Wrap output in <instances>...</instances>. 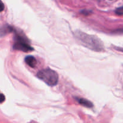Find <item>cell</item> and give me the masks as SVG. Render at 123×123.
Segmentation results:
<instances>
[{"label": "cell", "mask_w": 123, "mask_h": 123, "mask_svg": "<svg viewBox=\"0 0 123 123\" xmlns=\"http://www.w3.org/2000/svg\"><path fill=\"white\" fill-rule=\"evenodd\" d=\"M37 76L49 86H55L58 81V74L55 71L48 68L40 70Z\"/></svg>", "instance_id": "cell-1"}, {"label": "cell", "mask_w": 123, "mask_h": 123, "mask_svg": "<svg viewBox=\"0 0 123 123\" xmlns=\"http://www.w3.org/2000/svg\"><path fill=\"white\" fill-rule=\"evenodd\" d=\"M78 36L80 41L85 43V46L89 47L90 49L100 51L103 48V44L101 41L94 36H89L84 33H79Z\"/></svg>", "instance_id": "cell-2"}, {"label": "cell", "mask_w": 123, "mask_h": 123, "mask_svg": "<svg viewBox=\"0 0 123 123\" xmlns=\"http://www.w3.org/2000/svg\"><path fill=\"white\" fill-rule=\"evenodd\" d=\"M13 48L16 50L24 52H30L33 50V48L29 44L28 40L19 34H16L14 37V43Z\"/></svg>", "instance_id": "cell-3"}, {"label": "cell", "mask_w": 123, "mask_h": 123, "mask_svg": "<svg viewBox=\"0 0 123 123\" xmlns=\"http://www.w3.org/2000/svg\"><path fill=\"white\" fill-rule=\"evenodd\" d=\"M25 61L26 63V64H28L29 66L32 67V68L36 67V64H37V60H36V59L35 58V57H34L33 56H31V55L26 56L25 58Z\"/></svg>", "instance_id": "cell-4"}, {"label": "cell", "mask_w": 123, "mask_h": 123, "mask_svg": "<svg viewBox=\"0 0 123 123\" xmlns=\"http://www.w3.org/2000/svg\"><path fill=\"white\" fill-rule=\"evenodd\" d=\"M78 102H79V104L82 105L83 106L86 107V108H92V107L93 106V104H92L91 102H90V101L88 100L85 99V98H78Z\"/></svg>", "instance_id": "cell-5"}, {"label": "cell", "mask_w": 123, "mask_h": 123, "mask_svg": "<svg viewBox=\"0 0 123 123\" xmlns=\"http://www.w3.org/2000/svg\"><path fill=\"white\" fill-rule=\"evenodd\" d=\"M13 31V28L10 26H6L0 28V37L3 36L7 32H10Z\"/></svg>", "instance_id": "cell-6"}, {"label": "cell", "mask_w": 123, "mask_h": 123, "mask_svg": "<svg viewBox=\"0 0 123 123\" xmlns=\"http://www.w3.org/2000/svg\"><path fill=\"white\" fill-rule=\"evenodd\" d=\"M115 13L118 15H123V6L117 8L115 10Z\"/></svg>", "instance_id": "cell-7"}, {"label": "cell", "mask_w": 123, "mask_h": 123, "mask_svg": "<svg viewBox=\"0 0 123 123\" xmlns=\"http://www.w3.org/2000/svg\"><path fill=\"white\" fill-rule=\"evenodd\" d=\"M5 100H6L5 96L2 93H1V92H0V103H3L5 101Z\"/></svg>", "instance_id": "cell-8"}, {"label": "cell", "mask_w": 123, "mask_h": 123, "mask_svg": "<svg viewBox=\"0 0 123 123\" xmlns=\"http://www.w3.org/2000/svg\"><path fill=\"white\" fill-rule=\"evenodd\" d=\"M4 4L1 1H0V12H2L4 9Z\"/></svg>", "instance_id": "cell-9"}]
</instances>
